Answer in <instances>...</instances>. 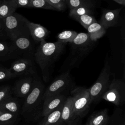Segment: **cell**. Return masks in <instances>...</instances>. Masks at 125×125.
Wrapping results in <instances>:
<instances>
[{"instance_id":"6da1fadb","label":"cell","mask_w":125,"mask_h":125,"mask_svg":"<svg viewBox=\"0 0 125 125\" xmlns=\"http://www.w3.org/2000/svg\"><path fill=\"white\" fill-rule=\"evenodd\" d=\"M65 44L56 42H46L45 40L40 42L34 53L35 60L40 66L43 80L49 81L52 66L62 54Z\"/></svg>"},{"instance_id":"7a4b0ae2","label":"cell","mask_w":125,"mask_h":125,"mask_svg":"<svg viewBox=\"0 0 125 125\" xmlns=\"http://www.w3.org/2000/svg\"><path fill=\"white\" fill-rule=\"evenodd\" d=\"M45 89L42 81L35 76L32 89L21 106V114L27 121H36L42 117Z\"/></svg>"},{"instance_id":"3957f363","label":"cell","mask_w":125,"mask_h":125,"mask_svg":"<svg viewBox=\"0 0 125 125\" xmlns=\"http://www.w3.org/2000/svg\"><path fill=\"white\" fill-rule=\"evenodd\" d=\"M28 21L21 15L14 13L2 20L3 30L11 40L21 36L30 37Z\"/></svg>"},{"instance_id":"277c9868","label":"cell","mask_w":125,"mask_h":125,"mask_svg":"<svg viewBox=\"0 0 125 125\" xmlns=\"http://www.w3.org/2000/svg\"><path fill=\"white\" fill-rule=\"evenodd\" d=\"M73 99V110L76 116L83 118L88 112L91 104L88 88L75 87L70 91Z\"/></svg>"},{"instance_id":"5b68a950","label":"cell","mask_w":125,"mask_h":125,"mask_svg":"<svg viewBox=\"0 0 125 125\" xmlns=\"http://www.w3.org/2000/svg\"><path fill=\"white\" fill-rule=\"evenodd\" d=\"M110 67L106 62L96 82L88 88L91 103H98L102 100L110 84Z\"/></svg>"},{"instance_id":"8992f818","label":"cell","mask_w":125,"mask_h":125,"mask_svg":"<svg viewBox=\"0 0 125 125\" xmlns=\"http://www.w3.org/2000/svg\"><path fill=\"white\" fill-rule=\"evenodd\" d=\"M74 83L69 70L63 72L58 76L45 89L44 100L52 96L64 94V92L74 88Z\"/></svg>"},{"instance_id":"52a82bcc","label":"cell","mask_w":125,"mask_h":125,"mask_svg":"<svg viewBox=\"0 0 125 125\" xmlns=\"http://www.w3.org/2000/svg\"><path fill=\"white\" fill-rule=\"evenodd\" d=\"M102 99L119 106L125 102V83L121 79L114 78L110 81L108 87Z\"/></svg>"},{"instance_id":"ba28073f","label":"cell","mask_w":125,"mask_h":125,"mask_svg":"<svg viewBox=\"0 0 125 125\" xmlns=\"http://www.w3.org/2000/svg\"><path fill=\"white\" fill-rule=\"evenodd\" d=\"M9 69L13 77L21 76H34L36 74L33 61L25 58L14 62Z\"/></svg>"},{"instance_id":"9c48e42d","label":"cell","mask_w":125,"mask_h":125,"mask_svg":"<svg viewBox=\"0 0 125 125\" xmlns=\"http://www.w3.org/2000/svg\"><path fill=\"white\" fill-rule=\"evenodd\" d=\"M11 40V45L14 53H17L26 56V58L31 59L35 53L34 42L31 37L21 36Z\"/></svg>"},{"instance_id":"30bf717a","label":"cell","mask_w":125,"mask_h":125,"mask_svg":"<svg viewBox=\"0 0 125 125\" xmlns=\"http://www.w3.org/2000/svg\"><path fill=\"white\" fill-rule=\"evenodd\" d=\"M93 42L87 33H78L71 42V51L73 54L83 56L90 50Z\"/></svg>"},{"instance_id":"8fae6325","label":"cell","mask_w":125,"mask_h":125,"mask_svg":"<svg viewBox=\"0 0 125 125\" xmlns=\"http://www.w3.org/2000/svg\"><path fill=\"white\" fill-rule=\"evenodd\" d=\"M35 76H25L17 81L12 89L14 95L17 97L24 98L32 89Z\"/></svg>"},{"instance_id":"7c38bea8","label":"cell","mask_w":125,"mask_h":125,"mask_svg":"<svg viewBox=\"0 0 125 125\" xmlns=\"http://www.w3.org/2000/svg\"><path fill=\"white\" fill-rule=\"evenodd\" d=\"M67 97L64 94H60L45 99L43 102L42 117L47 115L62 106Z\"/></svg>"},{"instance_id":"4fadbf2b","label":"cell","mask_w":125,"mask_h":125,"mask_svg":"<svg viewBox=\"0 0 125 125\" xmlns=\"http://www.w3.org/2000/svg\"><path fill=\"white\" fill-rule=\"evenodd\" d=\"M121 8L116 9H104L99 21V23L106 30L109 27L117 24Z\"/></svg>"},{"instance_id":"5bb4252c","label":"cell","mask_w":125,"mask_h":125,"mask_svg":"<svg viewBox=\"0 0 125 125\" xmlns=\"http://www.w3.org/2000/svg\"><path fill=\"white\" fill-rule=\"evenodd\" d=\"M30 37L36 43H39L41 41L45 40L49 35V31L42 25L35 23L30 21L28 22Z\"/></svg>"},{"instance_id":"9a60e30c","label":"cell","mask_w":125,"mask_h":125,"mask_svg":"<svg viewBox=\"0 0 125 125\" xmlns=\"http://www.w3.org/2000/svg\"><path fill=\"white\" fill-rule=\"evenodd\" d=\"M77 117L73 110V99L71 96L67 97L62 109L61 119L63 125H67Z\"/></svg>"},{"instance_id":"2e32d148","label":"cell","mask_w":125,"mask_h":125,"mask_svg":"<svg viewBox=\"0 0 125 125\" xmlns=\"http://www.w3.org/2000/svg\"><path fill=\"white\" fill-rule=\"evenodd\" d=\"M109 116L107 109L93 113L88 118L86 125H103L108 123Z\"/></svg>"},{"instance_id":"e0dca14e","label":"cell","mask_w":125,"mask_h":125,"mask_svg":"<svg viewBox=\"0 0 125 125\" xmlns=\"http://www.w3.org/2000/svg\"><path fill=\"white\" fill-rule=\"evenodd\" d=\"M63 104L56 110L42 117V119L39 125H63L61 119V112Z\"/></svg>"},{"instance_id":"ac0fdd59","label":"cell","mask_w":125,"mask_h":125,"mask_svg":"<svg viewBox=\"0 0 125 125\" xmlns=\"http://www.w3.org/2000/svg\"><path fill=\"white\" fill-rule=\"evenodd\" d=\"M0 109L5 112L19 115L21 112V107L19 101L11 97L0 104Z\"/></svg>"},{"instance_id":"d6986e66","label":"cell","mask_w":125,"mask_h":125,"mask_svg":"<svg viewBox=\"0 0 125 125\" xmlns=\"http://www.w3.org/2000/svg\"><path fill=\"white\" fill-rule=\"evenodd\" d=\"M86 30L91 40L93 42L102 38L106 33V29L98 21L90 24Z\"/></svg>"},{"instance_id":"ffe728a7","label":"cell","mask_w":125,"mask_h":125,"mask_svg":"<svg viewBox=\"0 0 125 125\" xmlns=\"http://www.w3.org/2000/svg\"><path fill=\"white\" fill-rule=\"evenodd\" d=\"M17 8L14 0H3L0 3V20L15 13Z\"/></svg>"},{"instance_id":"44dd1931","label":"cell","mask_w":125,"mask_h":125,"mask_svg":"<svg viewBox=\"0 0 125 125\" xmlns=\"http://www.w3.org/2000/svg\"><path fill=\"white\" fill-rule=\"evenodd\" d=\"M107 125H125V117L124 111L118 107L114 110Z\"/></svg>"},{"instance_id":"7402d4cb","label":"cell","mask_w":125,"mask_h":125,"mask_svg":"<svg viewBox=\"0 0 125 125\" xmlns=\"http://www.w3.org/2000/svg\"><path fill=\"white\" fill-rule=\"evenodd\" d=\"M78 33L74 31L65 30L63 31L57 36V42L65 44L67 42H72Z\"/></svg>"},{"instance_id":"603a6c76","label":"cell","mask_w":125,"mask_h":125,"mask_svg":"<svg viewBox=\"0 0 125 125\" xmlns=\"http://www.w3.org/2000/svg\"><path fill=\"white\" fill-rule=\"evenodd\" d=\"M19 115L9 112H4L0 116V125H15Z\"/></svg>"},{"instance_id":"cb8c5ba5","label":"cell","mask_w":125,"mask_h":125,"mask_svg":"<svg viewBox=\"0 0 125 125\" xmlns=\"http://www.w3.org/2000/svg\"><path fill=\"white\" fill-rule=\"evenodd\" d=\"M92 7L86 6H82L70 9L69 11V16L73 19L85 14L92 15Z\"/></svg>"},{"instance_id":"d4e9b609","label":"cell","mask_w":125,"mask_h":125,"mask_svg":"<svg viewBox=\"0 0 125 125\" xmlns=\"http://www.w3.org/2000/svg\"><path fill=\"white\" fill-rule=\"evenodd\" d=\"M86 29L92 23L97 21L92 14H85L74 18Z\"/></svg>"},{"instance_id":"484cf974","label":"cell","mask_w":125,"mask_h":125,"mask_svg":"<svg viewBox=\"0 0 125 125\" xmlns=\"http://www.w3.org/2000/svg\"><path fill=\"white\" fill-rule=\"evenodd\" d=\"M66 5L69 9L74 8L82 6H86L90 7H94L92 0H65Z\"/></svg>"},{"instance_id":"4316f807","label":"cell","mask_w":125,"mask_h":125,"mask_svg":"<svg viewBox=\"0 0 125 125\" xmlns=\"http://www.w3.org/2000/svg\"><path fill=\"white\" fill-rule=\"evenodd\" d=\"M14 53L11 43L0 41V58L9 57Z\"/></svg>"},{"instance_id":"83f0119b","label":"cell","mask_w":125,"mask_h":125,"mask_svg":"<svg viewBox=\"0 0 125 125\" xmlns=\"http://www.w3.org/2000/svg\"><path fill=\"white\" fill-rule=\"evenodd\" d=\"M30 7L55 10L46 1V0H29Z\"/></svg>"},{"instance_id":"f1b7e54d","label":"cell","mask_w":125,"mask_h":125,"mask_svg":"<svg viewBox=\"0 0 125 125\" xmlns=\"http://www.w3.org/2000/svg\"><path fill=\"white\" fill-rule=\"evenodd\" d=\"M47 2L54 8L55 10L64 11L66 7L65 0H46Z\"/></svg>"},{"instance_id":"f546056e","label":"cell","mask_w":125,"mask_h":125,"mask_svg":"<svg viewBox=\"0 0 125 125\" xmlns=\"http://www.w3.org/2000/svg\"><path fill=\"white\" fill-rule=\"evenodd\" d=\"M12 90L9 86L0 87V104L12 97Z\"/></svg>"},{"instance_id":"4dcf8cb0","label":"cell","mask_w":125,"mask_h":125,"mask_svg":"<svg viewBox=\"0 0 125 125\" xmlns=\"http://www.w3.org/2000/svg\"><path fill=\"white\" fill-rule=\"evenodd\" d=\"M13 78L9 68L0 67V82Z\"/></svg>"},{"instance_id":"1f68e13d","label":"cell","mask_w":125,"mask_h":125,"mask_svg":"<svg viewBox=\"0 0 125 125\" xmlns=\"http://www.w3.org/2000/svg\"><path fill=\"white\" fill-rule=\"evenodd\" d=\"M17 8L23 7L29 8L30 7L29 0H14Z\"/></svg>"},{"instance_id":"d6a6232c","label":"cell","mask_w":125,"mask_h":125,"mask_svg":"<svg viewBox=\"0 0 125 125\" xmlns=\"http://www.w3.org/2000/svg\"><path fill=\"white\" fill-rule=\"evenodd\" d=\"M82 119L79 117H77L73 121L67 124V125H86V124H83L82 122Z\"/></svg>"},{"instance_id":"836d02e7","label":"cell","mask_w":125,"mask_h":125,"mask_svg":"<svg viewBox=\"0 0 125 125\" xmlns=\"http://www.w3.org/2000/svg\"><path fill=\"white\" fill-rule=\"evenodd\" d=\"M112 0L123 6L125 5V0Z\"/></svg>"},{"instance_id":"e575fe53","label":"cell","mask_w":125,"mask_h":125,"mask_svg":"<svg viewBox=\"0 0 125 125\" xmlns=\"http://www.w3.org/2000/svg\"><path fill=\"white\" fill-rule=\"evenodd\" d=\"M3 30V24L2 20H0V32Z\"/></svg>"},{"instance_id":"d590c367","label":"cell","mask_w":125,"mask_h":125,"mask_svg":"<svg viewBox=\"0 0 125 125\" xmlns=\"http://www.w3.org/2000/svg\"><path fill=\"white\" fill-rule=\"evenodd\" d=\"M4 112H5L3 111V110H2L1 109H0V115H2L3 113H4Z\"/></svg>"},{"instance_id":"8d00e7d4","label":"cell","mask_w":125,"mask_h":125,"mask_svg":"<svg viewBox=\"0 0 125 125\" xmlns=\"http://www.w3.org/2000/svg\"><path fill=\"white\" fill-rule=\"evenodd\" d=\"M2 0H0V3L1 2V1H2Z\"/></svg>"},{"instance_id":"74e56055","label":"cell","mask_w":125,"mask_h":125,"mask_svg":"<svg viewBox=\"0 0 125 125\" xmlns=\"http://www.w3.org/2000/svg\"><path fill=\"white\" fill-rule=\"evenodd\" d=\"M107 123H106V124H104V125H107Z\"/></svg>"}]
</instances>
